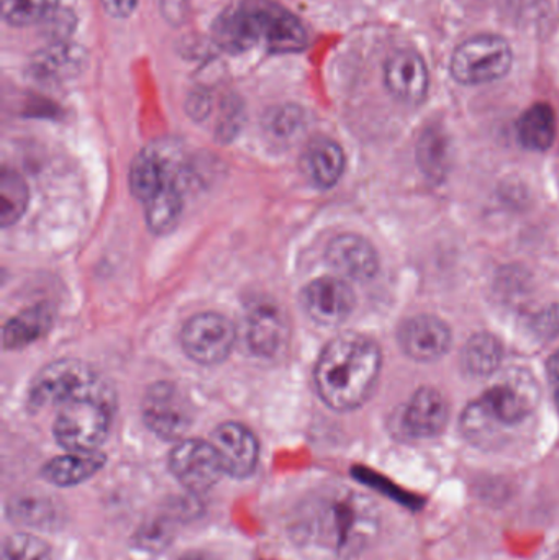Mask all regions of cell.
Segmentation results:
<instances>
[{"mask_svg":"<svg viewBox=\"0 0 559 560\" xmlns=\"http://www.w3.org/2000/svg\"><path fill=\"white\" fill-rule=\"evenodd\" d=\"M381 532L377 503L350 487H324L294 509L289 533L295 545L318 558L348 560L363 555Z\"/></svg>","mask_w":559,"mask_h":560,"instance_id":"cell-1","label":"cell"},{"mask_svg":"<svg viewBox=\"0 0 559 560\" xmlns=\"http://www.w3.org/2000/svg\"><path fill=\"white\" fill-rule=\"evenodd\" d=\"M383 368L380 346L360 332L331 339L315 368L322 400L337 411H351L371 397Z\"/></svg>","mask_w":559,"mask_h":560,"instance_id":"cell-2","label":"cell"},{"mask_svg":"<svg viewBox=\"0 0 559 560\" xmlns=\"http://www.w3.org/2000/svg\"><path fill=\"white\" fill-rule=\"evenodd\" d=\"M538 400L540 388L532 372L512 369L466 408L463 431L475 443H491L492 433L498 428L515 427L527 420Z\"/></svg>","mask_w":559,"mask_h":560,"instance_id":"cell-3","label":"cell"},{"mask_svg":"<svg viewBox=\"0 0 559 560\" xmlns=\"http://www.w3.org/2000/svg\"><path fill=\"white\" fill-rule=\"evenodd\" d=\"M102 398L114 401L110 387L84 362L61 359L38 372L30 390V401L35 407L65 405L75 398Z\"/></svg>","mask_w":559,"mask_h":560,"instance_id":"cell-4","label":"cell"},{"mask_svg":"<svg viewBox=\"0 0 559 560\" xmlns=\"http://www.w3.org/2000/svg\"><path fill=\"white\" fill-rule=\"evenodd\" d=\"M114 401L102 398H75L61 405L56 417V441L68 453H95L110 430Z\"/></svg>","mask_w":559,"mask_h":560,"instance_id":"cell-5","label":"cell"},{"mask_svg":"<svg viewBox=\"0 0 559 560\" xmlns=\"http://www.w3.org/2000/svg\"><path fill=\"white\" fill-rule=\"evenodd\" d=\"M514 65L508 39L478 35L463 42L452 56L450 72L459 84L482 85L505 78Z\"/></svg>","mask_w":559,"mask_h":560,"instance_id":"cell-6","label":"cell"},{"mask_svg":"<svg viewBox=\"0 0 559 560\" xmlns=\"http://www.w3.org/2000/svg\"><path fill=\"white\" fill-rule=\"evenodd\" d=\"M183 170L180 148L174 141H156L144 148L131 163V194L141 202H148L166 184H183Z\"/></svg>","mask_w":559,"mask_h":560,"instance_id":"cell-7","label":"cell"},{"mask_svg":"<svg viewBox=\"0 0 559 560\" xmlns=\"http://www.w3.org/2000/svg\"><path fill=\"white\" fill-rule=\"evenodd\" d=\"M235 326L226 316L203 312L184 325L180 342L193 361L203 365L225 361L235 345Z\"/></svg>","mask_w":559,"mask_h":560,"instance_id":"cell-8","label":"cell"},{"mask_svg":"<svg viewBox=\"0 0 559 560\" xmlns=\"http://www.w3.org/2000/svg\"><path fill=\"white\" fill-rule=\"evenodd\" d=\"M143 420L163 440H179L193 424V408L176 385L158 382L144 394Z\"/></svg>","mask_w":559,"mask_h":560,"instance_id":"cell-9","label":"cell"},{"mask_svg":"<svg viewBox=\"0 0 559 560\" xmlns=\"http://www.w3.org/2000/svg\"><path fill=\"white\" fill-rule=\"evenodd\" d=\"M170 469L193 493H206L219 483L225 472L212 443L202 440H183L170 456Z\"/></svg>","mask_w":559,"mask_h":560,"instance_id":"cell-10","label":"cell"},{"mask_svg":"<svg viewBox=\"0 0 559 560\" xmlns=\"http://www.w3.org/2000/svg\"><path fill=\"white\" fill-rule=\"evenodd\" d=\"M213 39L229 52L265 46L261 3H245L223 12L213 23Z\"/></svg>","mask_w":559,"mask_h":560,"instance_id":"cell-11","label":"cell"},{"mask_svg":"<svg viewBox=\"0 0 559 560\" xmlns=\"http://www.w3.org/2000/svg\"><path fill=\"white\" fill-rule=\"evenodd\" d=\"M399 345L414 361H439L452 346V329L439 316L422 313L403 323Z\"/></svg>","mask_w":559,"mask_h":560,"instance_id":"cell-12","label":"cell"},{"mask_svg":"<svg viewBox=\"0 0 559 560\" xmlns=\"http://www.w3.org/2000/svg\"><path fill=\"white\" fill-rule=\"evenodd\" d=\"M384 81L397 101L407 105L422 104L430 85L426 59L414 49H397L386 61Z\"/></svg>","mask_w":559,"mask_h":560,"instance_id":"cell-13","label":"cell"},{"mask_svg":"<svg viewBox=\"0 0 559 560\" xmlns=\"http://www.w3.org/2000/svg\"><path fill=\"white\" fill-rule=\"evenodd\" d=\"M450 407L435 387L417 388L400 415V430L414 440H430L449 424Z\"/></svg>","mask_w":559,"mask_h":560,"instance_id":"cell-14","label":"cell"},{"mask_svg":"<svg viewBox=\"0 0 559 560\" xmlns=\"http://www.w3.org/2000/svg\"><path fill=\"white\" fill-rule=\"evenodd\" d=\"M302 302L314 322L335 326L340 325L351 315L357 299L345 280L321 278L305 287Z\"/></svg>","mask_w":559,"mask_h":560,"instance_id":"cell-15","label":"cell"},{"mask_svg":"<svg viewBox=\"0 0 559 560\" xmlns=\"http://www.w3.org/2000/svg\"><path fill=\"white\" fill-rule=\"evenodd\" d=\"M210 443L219 454L223 470L236 479L255 472L259 459V443L255 434L240 423H223L213 431Z\"/></svg>","mask_w":559,"mask_h":560,"instance_id":"cell-16","label":"cell"},{"mask_svg":"<svg viewBox=\"0 0 559 560\" xmlns=\"http://www.w3.org/2000/svg\"><path fill=\"white\" fill-rule=\"evenodd\" d=\"M289 339V326L279 306L258 303L246 315V342L253 354L272 359L284 351Z\"/></svg>","mask_w":559,"mask_h":560,"instance_id":"cell-17","label":"cell"},{"mask_svg":"<svg viewBox=\"0 0 559 560\" xmlns=\"http://www.w3.org/2000/svg\"><path fill=\"white\" fill-rule=\"evenodd\" d=\"M327 259L331 268L351 280L373 279L380 269L376 249L363 236L347 233L337 236L327 249Z\"/></svg>","mask_w":559,"mask_h":560,"instance_id":"cell-18","label":"cell"},{"mask_svg":"<svg viewBox=\"0 0 559 560\" xmlns=\"http://www.w3.org/2000/svg\"><path fill=\"white\" fill-rule=\"evenodd\" d=\"M85 66V52L79 46L59 39L36 52L30 71L39 81L58 82L74 78Z\"/></svg>","mask_w":559,"mask_h":560,"instance_id":"cell-19","label":"cell"},{"mask_svg":"<svg viewBox=\"0 0 559 560\" xmlns=\"http://www.w3.org/2000/svg\"><path fill=\"white\" fill-rule=\"evenodd\" d=\"M304 164L314 184L322 189H330L343 176L347 160L337 141L330 138H317L308 144L304 154Z\"/></svg>","mask_w":559,"mask_h":560,"instance_id":"cell-20","label":"cell"},{"mask_svg":"<svg viewBox=\"0 0 559 560\" xmlns=\"http://www.w3.org/2000/svg\"><path fill=\"white\" fill-rule=\"evenodd\" d=\"M101 453H69L55 457L43 467V479L56 487H72L85 482L104 467Z\"/></svg>","mask_w":559,"mask_h":560,"instance_id":"cell-21","label":"cell"},{"mask_svg":"<svg viewBox=\"0 0 559 560\" xmlns=\"http://www.w3.org/2000/svg\"><path fill=\"white\" fill-rule=\"evenodd\" d=\"M504 359L502 342L491 332H476L463 348L459 362L463 371L475 378L491 377Z\"/></svg>","mask_w":559,"mask_h":560,"instance_id":"cell-22","label":"cell"},{"mask_svg":"<svg viewBox=\"0 0 559 560\" xmlns=\"http://www.w3.org/2000/svg\"><path fill=\"white\" fill-rule=\"evenodd\" d=\"M51 325V306L39 303L32 308L23 310L3 328V346L7 349H19L32 345L33 341L46 335Z\"/></svg>","mask_w":559,"mask_h":560,"instance_id":"cell-23","label":"cell"},{"mask_svg":"<svg viewBox=\"0 0 559 560\" xmlns=\"http://www.w3.org/2000/svg\"><path fill=\"white\" fill-rule=\"evenodd\" d=\"M7 515L19 525L36 529H53L61 522V510L55 500L38 493L13 497L7 505Z\"/></svg>","mask_w":559,"mask_h":560,"instance_id":"cell-24","label":"cell"},{"mask_svg":"<svg viewBox=\"0 0 559 560\" xmlns=\"http://www.w3.org/2000/svg\"><path fill=\"white\" fill-rule=\"evenodd\" d=\"M144 207H147L144 209L147 210V225L151 232L156 235H166V233L173 232L183 215V184H166L148 202H144Z\"/></svg>","mask_w":559,"mask_h":560,"instance_id":"cell-25","label":"cell"},{"mask_svg":"<svg viewBox=\"0 0 559 560\" xmlns=\"http://www.w3.org/2000/svg\"><path fill=\"white\" fill-rule=\"evenodd\" d=\"M557 137V117L548 104H535L522 115L517 138L531 151H547Z\"/></svg>","mask_w":559,"mask_h":560,"instance_id":"cell-26","label":"cell"},{"mask_svg":"<svg viewBox=\"0 0 559 560\" xmlns=\"http://www.w3.org/2000/svg\"><path fill=\"white\" fill-rule=\"evenodd\" d=\"M417 163L423 176L440 183L450 170V140L440 127H429L417 143Z\"/></svg>","mask_w":559,"mask_h":560,"instance_id":"cell-27","label":"cell"},{"mask_svg":"<svg viewBox=\"0 0 559 560\" xmlns=\"http://www.w3.org/2000/svg\"><path fill=\"white\" fill-rule=\"evenodd\" d=\"M28 206V187L25 180L13 173L3 171L0 180V220L2 226H10L19 222Z\"/></svg>","mask_w":559,"mask_h":560,"instance_id":"cell-28","label":"cell"},{"mask_svg":"<svg viewBox=\"0 0 559 560\" xmlns=\"http://www.w3.org/2000/svg\"><path fill=\"white\" fill-rule=\"evenodd\" d=\"M58 5L59 0H2V19L12 26H28L51 19Z\"/></svg>","mask_w":559,"mask_h":560,"instance_id":"cell-29","label":"cell"},{"mask_svg":"<svg viewBox=\"0 0 559 560\" xmlns=\"http://www.w3.org/2000/svg\"><path fill=\"white\" fill-rule=\"evenodd\" d=\"M2 560H53V552L43 539L19 533L3 541Z\"/></svg>","mask_w":559,"mask_h":560,"instance_id":"cell-30","label":"cell"},{"mask_svg":"<svg viewBox=\"0 0 559 560\" xmlns=\"http://www.w3.org/2000/svg\"><path fill=\"white\" fill-rule=\"evenodd\" d=\"M301 112L295 108H281L269 118V130L276 138H292V135L301 128Z\"/></svg>","mask_w":559,"mask_h":560,"instance_id":"cell-31","label":"cell"},{"mask_svg":"<svg viewBox=\"0 0 559 560\" xmlns=\"http://www.w3.org/2000/svg\"><path fill=\"white\" fill-rule=\"evenodd\" d=\"M532 329L540 339H554L559 335V305L547 306L532 318Z\"/></svg>","mask_w":559,"mask_h":560,"instance_id":"cell-32","label":"cell"},{"mask_svg":"<svg viewBox=\"0 0 559 560\" xmlns=\"http://www.w3.org/2000/svg\"><path fill=\"white\" fill-rule=\"evenodd\" d=\"M104 5L105 12L115 19H125L133 13L138 0H101Z\"/></svg>","mask_w":559,"mask_h":560,"instance_id":"cell-33","label":"cell"},{"mask_svg":"<svg viewBox=\"0 0 559 560\" xmlns=\"http://www.w3.org/2000/svg\"><path fill=\"white\" fill-rule=\"evenodd\" d=\"M548 382H550L551 394L559 411V349L550 355L547 364Z\"/></svg>","mask_w":559,"mask_h":560,"instance_id":"cell-34","label":"cell"},{"mask_svg":"<svg viewBox=\"0 0 559 560\" xmlns=\"http://www.w3.org/2000/svg\"><path fill=\"white\" fill-rule=\"evenodd\" d=\"M179 560H222L217 556L210 555V552H190V555L184 556Z\"/></svg>","mask_w":559,"mask_h":560,"instance_id":"cell-35","label":"cell"},{"mask_svg":"<svg viewBox=\"0 0 559 560\" xmlns=\"http://www.w3.org/2000/svg\"><path fill=\"white\" fill-rule=\"evenodd\" d=\"M486 2L491 3V5L494 7H511L521 2V0H486Z\"/></svg>","mask_w":559,"mask_h":560,"instance_id":"cell-36","label":"cell"}]
</instances>
